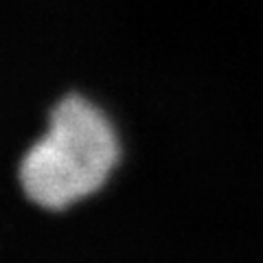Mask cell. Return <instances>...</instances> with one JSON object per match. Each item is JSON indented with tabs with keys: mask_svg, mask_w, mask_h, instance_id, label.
<instances>
[{
	"mask_svg": "<svg viewBox=\"0 0 263 263\" xmlns=\"http://www.w3.org/2000/svg\"><path fill=\"white\" fill-rule=\"evenodd\" d=\"M123 158L112 114L95 97L70 90L51 103L42 132L20 154L15 180L33 209L66 213L105 191Z\"/></svg>",
	"mask_w": 263,
	"mask_h": 263,
	"instance_id": "6da1fadb",
	"label": "cell"
}]
</instances>
